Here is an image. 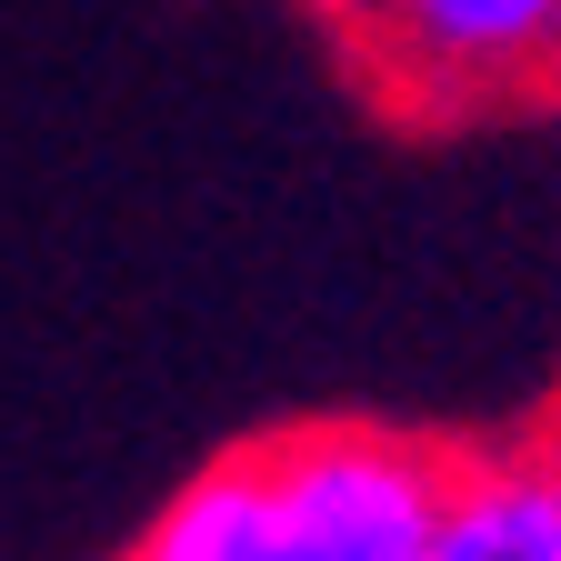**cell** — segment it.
Returning <instances> with one entry per match:
<instances>
[{
	"instance_id": "obj_1",
	"label": "cell",
	"mask_w": 561,
	"mask_h": 561,
	"mask_svg": "<svg viewBox=\"0 0 561 561\" xmlns=\"http://www.w3.org/2000/svg\"><path fill=\"white\" fill-rule=\"evenodd\" d=\"M451 442L371 432V421H301L271 432V561H432V522L451 491Z\"/></svg>"
},
{
	"instance_id": "obj_2",
	"label": "cell",
	"mask_w": 561,
	"mask_h": 561,
	"mask_svg": "<svg viewBox=\"0 0 561 561\" xmlns=\"http://www.w3.org/2000/svg\"><path fill=\"white\" fill-rule=\"evenodd\" d=\"M401 101H512L561 81V0H381L351 41Z\"/></svg>"
},
{
	"instance_id": "obj_3",
	"label": "cell",
	"mask_w": 561,
	"mask_h": 561,
	"mask_svg": "<svg viewBox=\"0 0 561 561\" xmlns=\"http://www.w3.org/2000/svg\"><path fill=\"white\" fill-rule=\"evenodd\" d=\"M432 561H561V502L551 471L531 451H461L442 522H432Z\"/></svg>"
},
{
	"instance_id": "obj_4",
	"label": "cell",
	"mask_w": 561,
	"mask_h": 561,
	"mask_svg": "<svg viewBox=\"0 0 561 561\" xmlns=\"http://www.w3.org/2000/svg\"><path fill=\"white\" fill-rule=\"evenodd\" d=\"M130 561H271V471H261V442L210 461L181 502L140 531Z\"/></svg>"
},
{
	"instance_id": "obj_5",
	"label": "cell",
	"mask_w": 561,
	"mask_h": 561,
	"mask_svg": "<svg viewBox=\"0 0 561 561\" xmlns=\"http://www.w3.org/2000/svg\"><path fill=\"white\" fill-rule=\"evenodd\" d=\"M531 461H541V471H551V502H561V411H551V421H541V442H531Z\"/></svg>"
}]
</instances>
